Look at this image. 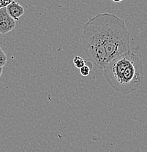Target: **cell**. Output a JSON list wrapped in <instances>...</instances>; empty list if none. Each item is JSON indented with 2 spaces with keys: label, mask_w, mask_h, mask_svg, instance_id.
<instances>
[{
  "label": "cell",
  "mask_w": 147,
  "mask_h": 152,
  "mask_svg": "<svg viewBox=\"0 0 147 152\" xmlns=\"http://www.w3.org/2000/svg\"><path fill=\"white\" fill-rule=\"evenodd\" d=\"M80 41L88 61L102 70L113 59L131 50L125 22L108 12L88 19L83 26Z\"/></svg>",
  "instance_id": "obj_1"
},
{
  "label": "cell",
  "mask_w": 147,
  "mask_h": 152,
  "mask_svg": "<svg viewBox=\"0 0 147 152\" xmlns=\"http://www.w3.org/2000/svg\"><path fill=\"white\" fill-rule=\"evenodd\" d=\"M103 75L115 91L128 94L141 84L143 78L142 61L130 50L108 63L104 68Z\"/></svg>",
  "instance_id": "obj_2"
},
{
  "label": "cell",
  "mask_w": 147,
  "mask_h": 152,
  "mask_svg": "<svg viewBox=\"0 0 147 152\" xmlns=\"http://www.w3.org/2000/svg\"><path fill=\"white\" fill-rule=\"evenodd\" d=\"M16 22L10 16L6 7L0 9V34H6L14 29Z\"/></svg>",
  "instance_id": "obj_3"
},
{
  "label": "cell",
  "mask_w": 147,
  "mask_h": 152,
  "mask_svg": "<svg viewBox=\"0 0 147 152\" xmlns=\"http://www.w3.org/2000/svg\"><path fill=\"white\" fill-rule=\"evenodd\" d=\"M6 9H7V11L10 16L12 19H14L15 21L19 20L20 17H21L24 14L23 7L20 5L19 3L15 1L11 2L9 5H7L6 7Z\"/></svg>",
  "instance_id": "obj_4"
},
{
  "label": "cell",
  "mask_w": 147,
  "mask_h": 152,
  "mask_svg": "<svg viewBox=\"0 0 147 152\" xmlns=\"http://www.w3.org/2000/svg\"><path fill=\"white\" fill-rule=\"evenodd\" d=\"M91 69H92V64L89 61H87V62H86V64L80 69V75L83 77H86L89 75Z\"/></svg>",
  "instance_id": "obj_5"
},
{
  "label": "cell",
  "mask_w": 147,
  "mask_h": 152,
  "mask_svg": "<svg viewBox=\"0 0 147 152\" xmlns=\"http://www.w3.org/2000/svg\"><path fill=\"white\" fill-rule=\"evenodd\" d=\"M86 61L83 59L82 57L75 56L73 58V64L74 66L76 68H78V69H80L82 66H83L86 64Z\"/></svg>",
  "instance_id": "obj_6"
},
{
  "label": "cell",
  "mask_w": 147,
  "mask_h": 152,
  "mask_svg": "<svg viewBox=\"0 0 147 152\" xmlns=\"http://www.w3.org/2000/svg\"><path fill=\"white\" fill-rule=\"evenodd\" d=\"M7 55L4 52V50L0 47V68H3V66L7 63Z\"/></svg>",
  "instance_id": "obj_7"
},
{
  "label": "cell",
  "mask_w": 147,
  "mask_h": 152,
  "mask_svg": "<svg viewBox=\"0 0 147 152\" xmlns=\"http://www.w3.org/2000/svg\"><path fill=\"white\" fill-rule=\"evenodd\" d=\"M13 1L14 0H0V9L6 7Z\"/></svg>",
  "instance_id": "obj_8"
},
{
  "label": "cell",
  "mask_w": 147,
  "mask_h": 152,
  "mask_svg": "<svg viewBox=\"0 0 147 152\" xmlns=\"http://www.w3.org/2000/svg\"><path fill=\"white\" fill-rule=\"evenodd\" d=\"M2 72H3V68H0V77H1V74H2Z\"/></svg>",
  "instance_id": "obj_9"
},
{
  "label": "cell",
  "mask_w": 147,
  "mask_h": 152,
  "mask_svg": "<svg viewBox=\"0 0 147 152\" xmlns=\"http://www.w3.org/2000/svg\"><path fill=\"white\" fill-rule=\"evenodd\" d=\"M112 1H115V2H119V1H121L122 0H112Z\"/></svg>",
  "instance_id": "obj_10"
}]
</instances>
